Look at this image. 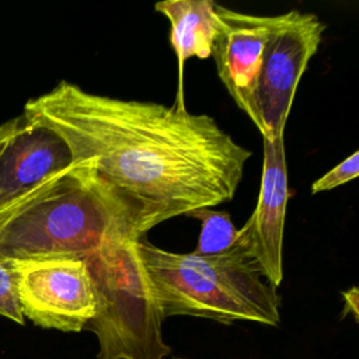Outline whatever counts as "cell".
Masks as SVG:
<instances>
[{"label": "cell", "instance_id": "cell-11", "mask_svg": "<svg viewBox=\"0 0 359 359\" xmlns=\"http://www.w3.org/2000/svg\"><path fill=\"white\" fill-rule=\"evenodd\" d=\"M187 216L201 222L198 244L192 254L201 257H217L234 251L238 238V229L234 227L227 212H216L210 208L196 209Z\"/></svg>", "mask_w": 359, "mask_h": 359}, {"label": "cell", "instance_id": "cell-1", "mask_svg": "<svg viewBox=\"0 0 359 359\" xmlns=\"http://www.w3.org/2000/svg\"><path fill=\"white\" fill-rule=\"evenodd\" d=\"M22 115L55 132L72 165L123 216L136 238L201 208L229 202L251 151L216 121L171 107L98 95L62 80Z\"/></svg>", "mask_w": 359, "mask_h": 359}, {"label": "cell", "instance_id": "cell-10", "mask_svg": "<svg viewBox=\"0 0 359 359\" xmlns=\"http://www.w3.org/2000/svg\"><path fill=\"white\" fill-rule=\"evenodd\" d=\"M171 24L170 42L178 60V102L182 98L184 65L191 57L208 59L219 35L223 20L220 4L213 0H165L154 4Z\"/></svg>", "mask_w": 359, "mask_h": 359}, {"label": "cell", "instance_id": "cell-15", "mask_svg": "<svg viewBox=\"0 0 359 359\" xmlns=\"http://www.w3.org/2000/svg\"><path fill=\"white\" fill-rule=\"evenodd\" d=\"M15 126H17V118H13V119H10L7 122L0 123V156H1L6 144L13 137Z\"/></svg>", "mask_w": 359, "mask_h": 359}, {"label": "cell", "instance_id": "cell-9", "mask_svg": "<svg viewBox=\"0 0 359 359\" xmlns=\"http://www.w3.org/2000/svg\"><path fill=\"white\" fill-rule=\"evenodd\" d=\"M223 27L212 55L217 74L236 104L247 114L250 94L266 42L282 20L280 15H251L220 6Z\"/></svg>", "mask_w": 359, "mask_h": 359}, {"label": "cell", "instance_id": "cell-3", "mask_svg": "<svg viewBox=\"0 0 359 359\" xmlns=\"http://www.w3.org/2000/svg\"><path fill=\"white\" fill-rule=\"evenodd\" d=\"M129 240L116 208L70 165L43 194L0 229V258L90 259Z\"/></svg>", "mask_w": 359, "mask_h": 359}, {"label": "cell", "instance_id": "cell-8", "mask_svg": "<svg viewBox=\"0 0 359 359\" xmlns=\"http://www.w3.org/2000/svg\"><path fill=\"white\" fill-rule=\"evenodd\" d=\"M264 142V164L257 206L238 229L237 245L273 287L283 279L282 245L289 198L283 137Z\"/></svg>", "mask_w": 359, "mask_h": 359}, {"label": "cell", "instance_id": "cell-12", "mask_svg": "<svg viewBox=\"0 0 359 359\" xmlns=\"http://www.w3.org/2000/svg\"><path fill=\"white\" fill-rule=\"evenodd\" d=\"M0 316L21 325L25 323L11 265L3 258H0Z\"/></svg>", "mask_w": 359, "mask_h": 359}, {"label": "cell", "instance_id": "cell-14", "mask_svg": "<svg viewBox=\"0 0 359 359\" xmlns=\"http://www.w3.org/2000/svg\"><path fill=\"white\" fill-rule=\"evenodd\" d=\"M344 300H345V310L344 314H346V311L352 313V316L355 317V320L358 321V303H359V293L358 289L353 286L349 290L342 292Z\"/></svg>", "mask_w": 359, "mask_h": 359}, {"label": "cell", "instance_id": "cell-13", "mask_svg": "<svg viewBox=\"0 0 359 359\" xmlns=\"http://www.w3.org/2000/svg\"><path fill=\"white\" fill-rule=\"evenodd\" d=\"M359 175V151L346 157L338 165L331 168L323 177H320L311 185V194H318L323 191H331L345 182L355 180Z\"/></svg>", "mask_w": 359, "mask_h": 359}, {"label": "cell", "instance_id": "cell-2", "mask_svg": "<svg viewBox=\"0 0 359 359\" xmlns=\"http://www.w3.org/2000/svg\"><path fill=\"white\" fill-rule=\"evenodd\" d=\"M133 252L163 318L192 316L223 324L252 321L279 325L280 296L237 247L217 257L180 254L133 241Z\"/></svg>", "mask_w": 359, "mask_h": 359}, {"label": "cell", "instance_id": "cell-7", "mask_svg": "<svg viewBox=\"0 0 359 359\" xmlns=\"http://www.w3.org/2000/svg\"><path fill=\"white\" fill-rule=\"evenodd\" d=\"M72 165L66 143L22 114L0 156V229Z\"/></svg>", "mask_w": 359, "mask_h": 359}, {"label": "cell", "instance_id": "cell-5", "mask_svg": "<svg viewBox=\"0 0 359 359\" xmlns=\"http://www.w3.org/2000/svg\"><path fill=\"white\" fill-rule=\"evenodd\" d=\"M324 29L316 14L297 10L282 14L264 49L247 109L262 139L283 137L297 84Z\"/></svg>", "mask_w": 359, "mask_h": 359}, {"label": "cell", "instance_id": "cell-4", "mask_svg": "<svg viewBox=\"0 0 359 359\" xmlns=\"http://www.w3.org/2000/svg\"><path fill=\"white\" fill-rule=\"evenodd\" d=\"M133 241L87 259L97 310L84 330L98 339V359H164L171 352L163 341L164 318L150 296Z\"/></svg>", "mask_w": 359, "mask_h": 359}, {"label": "cell", "instance_id": "cell-16", "mask_svg": "<svg viewBox=\"0 0 359 359\" xmlns=\"http://www.w3.org/2000/svg\"><path fill=\"white\" fill-rule=\"evenodd\" d=\"M177 359H181V358H177Z\"/></svg>", "mask_w": 359, "mask_h": 359}, {"label": "cell", "instance_id": "cell-6", "mask_svg": "<svg viewBox=\"0 0 359 359\" xmlns=\"http://www.w3.org/2000/svg\"><path fill=\"white\" fill-rule=\"evenodd\" d=\"M24 318L63 332H80L95 316L97 294L86 259H7Z\"/></svg>", "mask_w": 359, "mask_h": 359}]
</instances>
